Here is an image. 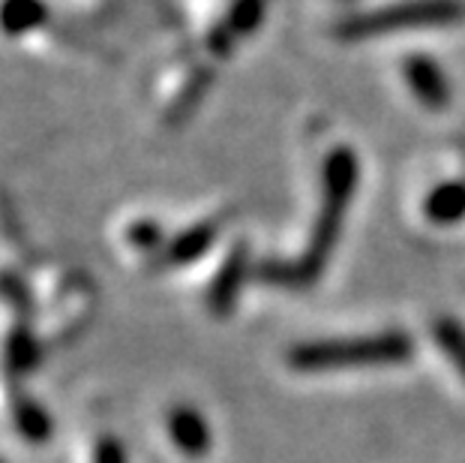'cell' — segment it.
I'll return each mask as SVG.
<instances>
[{"label":"cell","mask_w":465,"mask_h":463,"mask_svg":"<svg viewBox=\"0 0 465 463\" xmlns=\"http://www.w3.org/2000/svg\"><path fill=\"white\" fill-rule=\"evenodd\" d=\"M361 184V160L351 147H333L322 163V202L315 214V226L310 244L301 259H262L255 265V277L267 286H282V289H306L319 283V277L333 259V250L340 244L345 214L358 193Z\"/></svg>","instance_id":"6da1fadb"},{"label":"cell","mask_w":465,"mask_h":463,"mask_svg":"<svg viewBox=\"0 0 465 463\" xmlns=\"http://www.w3.org/2000/svg\"><path fill=\"white\" fill-rule=\"evenodd\" d=\"M414 356V337L409 331H379L361 337H333L294 343L285 361L301 373H324L342 367H379V364H402Z\"/></svg>","instance_id":"7a4b0ae2"},{"label":"cell","mask_w":465,"mask_h":463,"mask_svg":"<svg viewBox=\"0 0 465 463\" xmlns=\"http://www.w3.org/2000/svg\"><path fill=\"white\" fill-rule=\"evenodd\" d=\"M465 22V0H393L388 6L345 15L336 36L345 43H363L414 27H450Z\"/></svg>","instance_id":"3957f363"},{"label":"cell","mask_w":465,"mask_h":463,"mask_svg":"<svg viewBox=\"0 0 465 463\" xmlns=\"http://www.w3.org/2000/svg\"><path fill=\"white\" fill-rule=\"evenodd\" d=\"M402 75L409 91L418 96L423 108L430 112H444L453 100V87L441 64L430 55H409L402 64Z\"/></svg>","instance_id":"277c9868"},{"label":"cell","mask_w":465,"mask_h":463,"mask_svg":"<svg viewBox=\"0 0 465 463\" xmlns=\"http://www.w3.org/2000/svg\"><path fill=\"white\" fill-rule=\"evenodd\" d=\"M246 277H250V250L241 241L237 247H232V253L225 256V262L220 265L216 277L207 289V307H211L216 317H229V313L237 307V298H241V289Z\"/></svg>","instance_id":"5b68a950"},{"label":"cell","mask_w":465,"mask_h":463,"mask_svg":"<svg viewBox=\"0 0 465 463\" xmlns=\"http://www.w3.org/2000/svg\"><path fill=\"white\" fill-rule=\"evenodd\" d=\"M168 433H172L177 451L186 458H202L211 451V428H207L204 416L190 403H181L168 412Z\"/></svg>","instance_id":"8992f818"},{"label":"cell","mask_w":465,"mask_h":463,"mask_svg":"<svg viewBox=\"0 0 465 463\" xmlns=\"http://www.w3.org/2000/svg\"><path fill=\"white\" fill-rule=\"evenodd\" d=\"M423 214L435 226H453L465 216V181H444L427 196Z\"/></svg>","instance_id":"52a82bcc"},{"label":"cell","mask_w":465,"mask_h":463,"mask_svg":"<svg viewBox=\"0 0 465 463\" xmlns=\"http://www.w3.org/2000/svg\"><path fill=\"white\" fill-rule=\"evenodd\" d=\"M216 241V226L213 223H202L195 229L177 235V238L168 244L165 250V262L168 265H186V262H195L199 256H204L211 250V244Z\"/></svg>","instance_id":"ba28073f"},{"label":"cell","mask_w":465,"mask_h":463,"mask_svg":"<svg viewBox=\"0 0 465 463\" xmlns=\"http://www.w3.org/2000/svg\"><path fill=\"white\" fill-rule=\"evenodd\" d=\"M435 343L439 349L453 361V367L460 370V377L465 379V325L453 317H439L432 325Z\"/></svg>","instance_id":"9c48e42d"},{"label":"cell","mask_w":465,"mask_h":463,"mask_svg":"<svg viewBox=\"0 0 465 463\" xmlns=\"http://www.w3.org/2000/svg\"><path fill=\"white\" fill-rule=\"evenodd\" d=\"M262 22H264V0H234L232 13L223 22V27L237 39V36L252 34Z\"/></svg>","instance_id":"30bf717a"},{"label":"cell","mask_w":465,"mask_h":463,"mask_svg":"<svg viewBox=\"0 0 465 463\" xmlns=\"http://www.w3.org/2000/svg\"><path fill=\"white\" fill-rule=\"evenodd\" d=\"M15 425L34 442H43L48 433H52V418H48V412L34 400H22L15 407Z\"/></svg>","instance_id":"8fae6325"},{"label":"cell","mask_w":465,"mask_h":463,"mask_svg":"<svg viewBox=\"0 0 465 463\" xmlns=\"http://www.w3.org/2000/svg\"><path fill=\"white\" fill-rule=\"evenodd\" d=\"M39 358V352H36V343L27 337V334H15L13 340H9V349H6V361H9V370L13 373H25L31 364Z\"/></svg>","instance_id":"7c38bea8"},{"label":"cell","mask_w":465,"mask_h":463,"mask_svg":"<svg viewBox=\"0 0 465 463\" xmlns=\"http://www.w3.org/2000/svg\"><path fill=\"white\" fill-rule=\"evenodd\" d=\"M94 463H126V451L121 446V439L103 437L100 446H96V451H94Z\"/></svg>","instance_id":"4fadbf2b"},{"label":"cell","mask_w":465,"mask_h":463,"mask_svg":"<svg viewBox=\"0 0 465 463\" xmlns=\"http://www.w3.org/2000/svg\"><path fill=\"white\" fill-rule=\"evenodd\" d=\"M135 238H138V244H144V247H151V244H160V241H163V235H160V229H156L153 223H144L142 229L135 232Z\"/></svg>","instance_id":"5bb4252c"}]
</instances>
